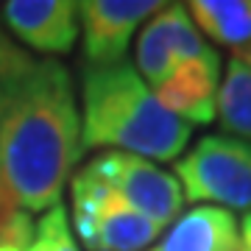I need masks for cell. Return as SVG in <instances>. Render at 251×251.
I'll list each match as a JSON object with an SVG mask.
<instances>
[{
    "mask_svg": "<svg viewBox=\"0 0 251 251\" xmlns=\"http://www.w3.org/2000/svg\"><path fill=\"white\" fill-rule=\"evenodd\" d=\"M81 153L75 87L59 59L0 81V209L36 215L62 204Z\"/></svg>",
    "mask_w": 251,
    "mask_h": 251,
    "instance_id": "cell-1",
    "label": "cell"
},
{
    "mask_svg": "<svg viewBox=\"0 0 251 251\" xmlns=\"http://www.w3.org/2000/svg\"><path fill=\"white\" fill-rule=\"evenodd\" d=\"M193 128L162 106L134 64L81 67V148L137 153L171 162L187 148Z\"/></svg>",
    "mask_w": 251,
    "mask_h": 251,
    "instance_id": "cell-2",
    "label": "cell"
},
{
    "mask_svg": "<svg viewBox=\"0 0 251 251\" xmlns=\"http://www.w3.org/2000/svg\"><path fill=\"white\" fill-rule=\"evenodd\" d=\"M70 206L73 229L87 251H145L165 229L128 206L87 168L73 173Z\"/></svg>",
    "mask_w": 251,
    "mask_h": 251,
    "instance_id": "cell-3",
    "label": "cell"
},
{
    "mask_svg": "<svg viewBox=\"0 0 251 251\" xmlns=\"http://www.w3.org/2000/svg\"><path fill=\"white\" fill-rule=\"evenodd\" d=\"M184 201H206L251 212V143L229 134H206L176 162Z\"/></svg>",
    "mask_w": 251,
    "mask_h": 251,
    "instance_id": "cell-4",
    "label": "cell"
},
{
    "mask_svg": "<svg viewBox=\"0 0 251 251\" xmlns=\"http://www.w3.org/2000/svg\"><path fill=\"white\" fill-rule=\"evenodd\" d=\"M92 176L115 190L128 206L168 226L184 206V190L173 173L162 171L156 162L126 151H100L84 165Z\"/></svg>",
    "mask_w": 251,
    "mask_h": 251,
    "instance_id": "cell-5",
    "label": "cell"
},
{
    "mask_svg": "<svg viewBox=\"0 0 251 251\" xmlns=\"http://www.w3.org/2000/svg\"><path fill=\"white\" fill-rule=\"evenodd\" d=\"M212 50L187 11V3H165L140 31L134 48V70L140 78L156 90L176 64L204 56Z\"/></svg>",
    "mask_w": 251,
    "mask_h": 251,
    "instance_id": "cell-6",
    "label": "cell"
},
{
    "mask_svg": "<svg viewBox=\"0 0 251 251\" xmlns=\"http://www.w3.org/2000/svg\"><path fill=\"white\" fill-rule=\"evenodd\" d=\"M165 3L159 0H84L78 3L81 56L90 67L123 62L131 36Z\"/></svg>",
    "mask_w": 251,
    "mask_h": 251,
    "instance_id": "cell-7",
    "label": "cell"
},
{
    "mask_svg": "<svg viewBox=\"0 0 251 251\" xmlns=\"http://www.w3.org/2000/svg\"><path fill=\"white\" fill-rule=\"evenodd\" d=\"M0 23L28 50L56 59L73 53L78 42V3L73 0H6Z\"/></svg>",
    "mask_w": 251,
    "mask_h": 251,
    "instance_id": "cell-8",
    "label": "cell"
},
{
    "mask_svg": "<svg viewBox=\"0 0 251 251\" xmlns=\"http://www.w3.org/2000/svg\"><path fill=\"white\" fill-rule=\"evenodd\" d=\"M218 90H221V56L209 53L176 64V70L153 90L156 100L181 123L209 126L218 117Z\"/></svg>",
    "mask_w": 251,
    "mask_h": 251,
    "instance_id": "cell-9",
    "label": "cell"
},
{
    "mask_svg": "<svg viewBox=\"0 0 251 251\" xmlns=\"http://www.w3.org/2000/svg\"><path fill=\"white\" fill-rule=\"evenodd\" d=\"M0 251H81L73 240L70 212L64 204L39 218L20 209H0Z\"/></svg>",
    "mask_w": 251,
    "mask_h": 251,
    "instance_id": "cell-10",
    "label": "cell"
},
{
    "mask_svg": "<svg viewBox=\"0 0 251 251\" xmlns=\"http://www.w3.org/2000/svg\"><path fill=\"white\" fill-rule=\"evenodd\" d=\"M240 229L229 209L198 204L179 215L156 251H237Z\"/></svg>",
    "mask_w": 251,
    "mask_h": 251,
    "instance_id": "cell-11",
    "label": "cell"
},
{
    "mask_svg": "<svg viewBox=\"0 0 251 251\" xmlns=\"http://www.w3.org/2000/svg\"><path fill=\"white\" fill-rule=\"evenodd\" d=\"M187 11L212 42L243 53L251 48V0H193Z\"/></svg>",
    "mask_w": 251,
    "mask_h": 251,
    "instance_id": "cell-12",
    "label": "cell"
},
{
    "mask_svg": "<svg viewBox=\"0 0 251 251\" xmlns=\"http://www.w3.org/2000/svg\"><path fill=\"white\" fill-rule=\"evenodd\" d=\"M218 120L229 137L251 143V67L232 56L218 90Z\"/></svg>",
    "mask_w": 251,
    "mask_h": 251,
    "instance_id": "cell-13",
    "label": "cell"
},
{
    "mask_svg": "<svg viewBox=\"0 0 251 251\" xmlns=\"http://www.w3.org/2000/svg\"><path fill=\"white\" fill-rule=\"evenodd\" d=\"M31 64H34V59L28 56V50L20 48L17 42L6 34V28L0 25V81L14 78L20 73H25Z\"/></svg>",
    "mask_w": 251,
    "mask_h": 251,
    "instance_id": "cell-14",
    "label": "cell"
},
{
    "mask_svg": "<svg viewBox=\"0 0 251 251\" xmlns=\"http://www.w3.org/2000/svg\"><path fill=\"white\" fill-rule=\"evenodd\" d=\"M240 251H251V212H246L240 224Z\"/></svg>",
    "mask_w": 251,
    "mask_h": 251,
    "instance_id": "cell-15",
    "label": "cell"
},
{
    "mask_svg": "<svg viewBox=\"0 0 251 251\" xmlns=\"http://www.w3.org/2000/svg\"><path fill=\"white\" fill-rule=\"evenodd\" d=\"M237 59H243V62L251 67V48H249V50H243V53H237Z\"/></svg>",
    "mask_w": 251,
    "mask_h": 251,
    "instance_id": "cell-16",
    "label": "cell"
},
{
    "mask_svg": "<svg viewBox=\"0 0 251 251\" xmlns=\"http://www.w3.org/2000/svg\"><path fill=\"white\" fill-rule=\"evenodd\" d=\"M151 251H156V249H151Z\"/></svg>",
    "mask_w": 251,
    "mask_h": 251,
    "instance_id": "cell-17",
    "label": "cell"
},
{
    "mask_svg": "<svg viewBox=\"0 0 251 251\" xmlns=\"http://www.w3.org/2000/svg\"><path fill=\"white\" fill-rule=\"evenodd\" d=\"M237 251H240V249H237Z\"/></svg>",
    "mask_w": 251,
    "mask_h": 251,
    "instance_id": "cell-18",
    "label": "cell"
}]
</instances>
